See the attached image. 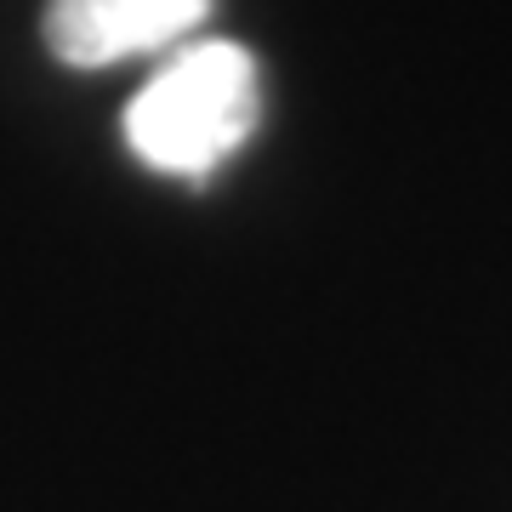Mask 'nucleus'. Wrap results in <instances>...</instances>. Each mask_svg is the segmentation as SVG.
Segmentation results:
<instances>
[{"mask_svg": "<svg viewBox=\"0 0 512 512\" xmlns=\"http://www.w3.org/2000/svg\"><path fill=\"white\" fill-rule=\"evenodd\" d=\"M262 120V80L245 46L194 40L177 46L126 109V143L148 171L205 183L245 148Z\"/></svg>", "mask_w": 512, "mask_h": 512, "instance_id": "1", "label": "nucleus"}, {"mask_svg": "<svg viewBox=\"0 0 512 512\" xmlns=\"http://www.w3.org/2000/svg\"><path fill=\"white\" fill-rule=\"evenodd\" d=\"M211 0H46V46L69 69H109L126 57L177 52Z\"/></svg>", "mask_w": 512, "mask_h": 512, "instance_id": "2", "label": "nucleus"}]
</instances>
